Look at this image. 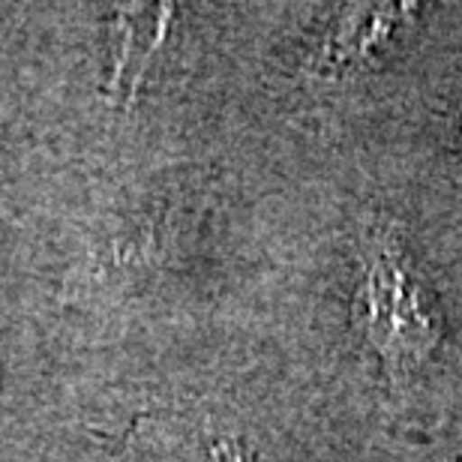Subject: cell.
I'll return each mask as SVG.
<instances>
[{
  "label": "cell",
  "mask_w": 462,
  "mask_h": 462,
  "mask_svg": "<svg viewBox=\"0 0 462 462\" xmlns=\"http://www.w3.org/2000/svg\"><path fill=\"white\" fill-rule=\"evenodd\" d=\"M357 319L366 343L393 373H405L427 360L441 339V319L420 282L405 267L393 240H382L369 255L357 291Z\"/></svg>",
  "instance_id": "1"
},
{
  "label": "cell",
  "mask_w": 462,
  "mask_h": 462,
  "mask_svg": "<svg viewBox=\"0 0 462 462\" xmlns=\"http://www.w3.org/2000/svg\"><path fill=\"white\" fill-rule=\"evenodd\" d=\"M396 22V9L391 6H378V9H364V15H348L343 31L330 40L328 60L330 63H355V58H366L375 45H382L387 36L393 33Z\"/></svg>",
  "instance_id": "2"
}]
</instances>
